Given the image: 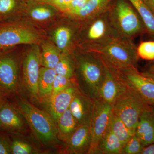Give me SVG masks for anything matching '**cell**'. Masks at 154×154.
I'll use <instances>...</instances> for the list:
<instances>
[{
    "mask_svg": "<svg viewBox=\"0 0 154 154\" xmlns=\"http://www.w3.org/2000/svg\"><path fill=\"white\" fill-rule=\"evenodd\" d=\"M74 60L75 79L78 89L93 100L99 99L106 75V63L97 53L84 50Z\"/></svg>",
    "mask_w": 154,
    "mask_h": 154,
    "instance_id": "1",
    "label": "cell"
},
{
    "mask_svg": "<svg viewBox=\"0 0 154 154\" xmlns=\"http://www.w3.org/2000/svg\"><path fill=\"white\" fill-rule=\"evenodd\" d=\"M110 23L119 36L133 40L147 32L141 18L127 0H113L107 10Z\"/></svg>",
    "mask_w": 154,
    "mask_h": 154,
    "instance_id": "2",
    "label": "cell"
},
{
    "mask_svg": "<svg viewBox=\"0 0 154 154\" xmlns=\"http://www.w3.org/2000/svg\"><path fill=\"white\" fill-rule=\"evenodd\" d=\"M82 22L83 27L79 44L84 50L95 51L119 37L110 23L107 11Z\"/></svg>",
    "mask_w": 154,
    "mask_h": 154,
    "instance_id": "3",
    "label": "cell"
},
{
    "mask_svg": "<svg viewBox=\"0 0 154 154\" xmlns=\"http://www.w3.org/2000/svg\"><path fill=\"white\" fill-rule=\"evenodd\" d=\"M18 106L38 140L45 145L54 143L58 139V129L51 116L25 99L19 100Z\"/></svg>",
    "mask_w": 154,
    "mask_h": 154,
    "instance_id": "4",
    "label": "cell"
},
{
    "mask_svg": "<svg viewBox=\"0 0 154 154\" xmlns=\"http://www.w3.org/2000/svg\"><path fill=\"white\" fill-rule=\"evenodd\" d=\"M133 40L117 37L94 51L108 65L117 69L137 68L139 58Z\"/></svg>",
    "mask_w": 154,
    "mask_h": 154,
    "instance_id": "5",
    "label": "cell"
},
{
    "mask_svg": "<svg viewBox=\"0 0 154 154\" xmlns=\"http://www.w3.org/2000/svg\"><path fill=\"white\" fill-rule=\"evenodd\" d=\"M112 105L113 114L120 119L133 134L142 113L152 107L139 94L127 86Z\"/></svg>",
    "mask_w": 154,
    "mask_h": 154,
    "instance_id": "6",
    "label": "cell"
},
{
    "mask_svg": "<svg viewBox=\"0 0 154 154\" xmlns=\"http://www.w3.org/2000/svg\"><path fill=\"white\" fill-rule=\"evenodd\" d=\"M40 34L34 28L17 22L0 25V52L20 44H38Z\"/></svg>",
    "mask_w": 154,
    "mask_h": 154,
    "instance_id": "7",
    "label": "cell"
},
{
    "mask_svg": "<svg viewBox=\"0 0 154 154\" xmlns=\"http://www.w3.org/2000/svg\"><path fill=\"white\" fill-rule=\"evenodd\" d=\"M112 116L111 104L100 99L95 100L90 123L92 143L89 154L96 153L99 141L109 128Z\"/></svg>",
    "mask_w": 154,
    "mask_h": 154,
    "instance_id": "8",
    "label": "cell"
},
{
    "mask_svg": "<svg viewBox=\"0 0 154 154\" xmlns=\"http://www.w3.org/2000/svg\"><path fill=\"white\" fill-rule=\"evenodd\" d=\"M114 69L125 85L136 91L149 105H154V80L139 72L137 68Z\"/></svg>",
    "mask_w": 154,
    "mask_h": 154,
    "instance_id": "9",
    "label": "cell"
},
{
    "mask_svg": "<svg viewBox=\"0 0 154 154\" xmlns=\"http://www.w3.org/2000/svg\"><path fill=\"white\" fill-rule=\"evenodd\" d=\"M41 52L38 44L34 45L27 53L23 61V80L30 95L38 99V82L41 67Z\"/></svg>",
    "mask_w": 154,
    "mask_h": 154,
    "instance_id": "10",
    "label": "cell"
},
{
    "mask_svg": "<svg viewBox=\"0 0 154 154\" xmlns=\"http://www.w3.org/2000/svg\"><path fill=\"white\" fill-rule=\"evenodd\" d=\"M19 82V66L12 55L0 54V88L6 94L17 90Z\"/></svg>",
    "mask_w": 154,
    "mask_h": 154,
    "instance_id": "11",
    "label": "cell"
},
{
    "mask_svg": "<svg viewBox=\"0 0 154 154\" xmlns=\"http://www.w3.org/2000/svg\"><path fill=\"white\" fill-rule=\"evenodd\" d=\"M25 121L19 108L11 103L5 102L0 106V130L13 133L23 132Z\"/></svg>",
    "mask_w": 154,
    "mask_h": 154,
    "instance_id": "12",
    "label": "cell"
},
{
    "mask_svg": "<svg viewBox=\"0 0 154 154\" xmlns=\"http://www.w3.org/2000/svg\"><path fill=\"white\" fill-rule=\"evenodd\" d=\"M106 65V75L99 92V99L112 105L126 89V86L118 76L114 69L107 63Z\"/></svg>",
    "mask_w": 154,
    "mask_h": 154,
    "instance_id": "13",
    "label": "cell"
},
{
    "mask_svg": "<svg viewBox=\"0 0 154 154\" xmlns=\"http://www.w3.org/2000/svg\"><path fill=\"white\" fill-rule=\"evenodd\" d=\"M82 22L74 19L72 23L58 27L55 30L54 39L57 47L62 53L72 54L74 50V39L79 32Z\"/></svg>",
    "mask_w": 154,
    "mask_h": 154,
    "instance_id": "14",
    "label": "cell"
},
{
    "mask_svg": "<svg viewBox=\"0 0 154 154\" xmlns=\"http://www.w3.org/2000/svg\"><path fill=\"white\" fill-rule=\"evenodd\" d=\"M92 143L90 124L79 125L66 143L67 154H89Z\"/></svg>",
    "mask_w": 154,
    "mask_h": 154,
    "instance_id": "15",
    "label": "cell"
},
{
    "mask_svg": "<svg viewBox=\"0 0 154 154\" xmlns=\"http://www.w3.org/2000/svg\"><path fill=\"white\" fill-rule=\"evenodd\" d=\"M94 102L95 100L78 89L71 102L69 109L78 121L79 125L90 124Z\"/></svg>",
    "mask_w": 154,
    "mask_h": 154,
    "instance_id": "16",
    "label": "cell"
},
{
    "mask_svg": "<svg viewBox=\"0 0 154 154\" xmlns=\"http://www.w3.org/2000/svg\"><path fill=\"white\" fill-rule=\"evenodd\" d=\"M78 90L75 82L60 93L51 96L46 101L48 113L56 122L60 116L69 109Z\"/></svg>",
    "mask_w": 154,
    "mask_h": 154,
    "instance_id": "17",
    "label": "cell"
},
{
    "mask_svg": "<svg viewBox=\"0 0 154 154\" xmlns=\"http://www.w3.org/2000/svg\"><path fill=\"white\" fill-rule=\"evenodd\" d=\"M134 134L144 147L154 143V114L152 107L142 113Z\"/></svg>",
    "mask_w": 154,
    "mask_h": 154,
    "instance_id": "18",
    "label": "cell"
},
{
    "mask_svg": "<svg viewBox=\"0 0 154 154\" xmlns=\"http://www.w3.org/2000/svg\"><path fill=\"white\" fill-rule=\"evenodd\" d=\"M112 1L88 0L82 8L72 15L68 16L82 22L107 11Z\"/></svg>",
    "mask_w": 154,
    "mask_h": 154,
    "instance_id": "19",
    "label": "cell"
},
{
    "mask_svg": "<svg viewBox=\"0 0 154 154\" xmlns=\"http://www.w3.org/2000/svg\"><path fill=\"white\" fill-rule=\"evenodd\" d=\"M28 2V15L34 21L39 22L48 21L56 14V8L49 4L37 0H30Z\"/></svg>",
    "mask_w": 154,
    "mask_h": 154,
    "instance_id": "20",
    "label": "cell"
},
{
    "mask_svg": "<svg viewBox=\"0 0 154 154\" xmlns=\"http://www.w3.org/2000/svg\"><path fill=\"white\" fill-rule=\"evenodd\" d=\"M56 122L57 138L66 143L79 126V123L69 108L60 116Z\"/></svg>",
    "mask_w": 154,
    "mask_h": 154,
    "instance_id": "21",
    "label": "cell"
},
{
    "mask_svg": "<svg viewBox=\"0 0 154 154\" xmlns=\"http://www.w3.org/2000/svg\"><path fill=\"white\" fill-rule=\"evenodd\" d=\"M56 75L54 69L43 66L40 68L38 82L39 99L47 101L49 99L52 94L53 85Z\"/></svg>",
    "mask_w": 154,
    "mask_h": 154,
    "instance_id": "22",
    "label": "cell"
},
{
    "mask_svg": "<svg viewBox=\"0 0 154 154\" xmlns=\"http://www.w3.org/2000/svg\"><path fill=\"white\" fill-rule=\"evenodd\" d=\"M123 146L110 127L99 141L96 154H121Z\"/></svg>",
    "mask_w": 154,
    "mask_h": 154,
    "instance_id": "23",
    "label": "cell"
},
{
    "mask_svg": "<svg viewBox=\"0 0 154 154\" xmlns=\"http://www.w3.org/2000/svg\"><path fill=\"white\" fill-rule=\"evenodd\" d=\"M41 65L48 68L54 69L60 59L61 52L56 45L48 41L42 45Z\"/></svg>",
    "mask_w": 154,
    "mask_h": 154,
    "instance_id": "24",
    "label": "cell"
},
{
    "mask_svg": "<svg viewBox=\"0 0 154 154\" xmlns=\"http://www.w3.org/2000/svg\"><path fill=\"white\" fill-rule=\"evenodd\" d=\"M143 22L147 33L154 35V15L143 0H128Z\"/></svg>",
    "mask_w": 154,
    "mask_h": 154,
    "instance_id": "25",
    "label": "cell"
},
{
    "mask_svg": "<svg viewBox=\"0 0 154 154\" xmlns=\"http://www.w3.org/2000/svg\"><path fill=\"white\" fill-rule=\"evenodd\" d=\"M71 54L62 53L60 60L54 68L57 75L69 79L75 78V61Z\"/></svg>",
    "mask_w": 154,
    "mask_h": 154,
    "instance_id": "26",
    "label": "cell"
},
{
    "mask_svg": "<svg viewBox=\"0 0 154 154\" xmlns=\"http://www.w3.org/2000/svg\"><path fill=\"white\" fill-rule=\"evenodd\" d=\"M110 128L123 146L134 134L132 133L126 125L120 119L113 113L110 122Z\"/></svg>",
    "mask_w": 154,
    "mask_h": 154,
    "instance_id": "27",
    "label": "cell"
},
{
    "mask_svg": "<svg viewBox=\"0 0 154 154\" xmlns=\"http://www.w3.org/2000/svg\"><path fill=\"white\" fill-rule=\"evenodd\" d=\"M25 0H0V20L10 19L23 8Z\"/></svg>",
    "mask_w": 154,
    "mask_h": 154,
    "instance_id": "28",
    "label": "cell"
},
{
    "mask_svg": "<svg viewBox=\"0 0 154 154\" xmlns=\"http://www.w3.org/2000/svg\"><path fill=\"white\" fill-rule=\"evenodd\" d=\"M139 58L148 60H154V41H143L137 47Z\"/></svg>",
    "mask_w": 154,
    "mask_h": 154,
    "instance_id": "29",
    "label": "cell"
},
{
    "mask_svg": "<svg viewBox=\"0 0 154 154\" xmlns=\"http://www.w3.org/2000/svg\"><path fill=\"white\" fill-rule=\"evenodd\" d=\"M35 149L30 143L20 139L12 141V154H30L37 153Z\"/></svg>",
    "mask_w": 154,
    "mask_h": 154,
    "instance_id": "30",
    "label": "cell"
},
{
    "mask_svg": "<svg viewBox=\"0 0 154 154\" xmlns=\"http://www.w3.org/2000/svg\"><path fill=\"white\" fill-rule=\"evenodd\" d=\"M144 146L135 135L123 146L121 154H141Z\"/></svg>",
    "mask_w": 154,
    "mask_h": 154,
    "instance_id": "31",
    "label": "cell"
},
{
    "mask_svg": "<svg viewBox=\"0 0 154 154\" xmlns=\"http://www.w3.org/2000/svg\"><path fill=\"white\" fill-rule=\"evenodd\" d=\"M75 82V78L69 79L66 77L57 75L54 82L52 94L51 97L60 93Z\"/></svg>",
    "mask_w": 154,
    "mask_h": 154,
    "instance_id": "32",
    "label": "cell"
},
{
    "mask_svg": "<svg viewBox=\"0 0 154 154\" xmlns=\"http://www.w3.org/2000/svg\"><path fill=\"white\" fill-rule=\"evenodd\" d=\"M49 4L55 7L59 11L66 14L72 0H37Z\"/></svg>",
    "mask_w": 154,
    "mask_h": 154,
    "instance_id": "33",
    "label": "cell"
},
{
    "mask_svg": "<svg viewBox=\"0 0 154 154\" xmlns=\"http://www.w3.org/2000/svg\"><path fill=\"white\" fill-rule=\"evenodd\" d=\"M12 154V141L8 135L0 134V154Z\"/></svg>",
    "mask_w": 154,
    "mask_h": 154,
    "instance_id": "34",
    "label": "cell"
},
{
    "mask_svg": "<svg viewBox=\"0 0 154 154\" xmlns=\"http://www.w3.org/2000/svg\"><path fill=\"white\" fill-rule=\"evenodd\" d=\"M142 73L146 76L154 80V61L149 65L145 70Z\"/></svg>",
    "mask_w": 154,
    "mask_h": 154,
    "instance_id": "35",
    "label": "cell"
},
{
    "mask_svg": "<svg viewBox=\"0 0 154 154\" xmlns=\"http://www.w3.org/2000/svg\"><path fill=\"white\" fill-rule=\"evenodd\" d=\"M141 154H154V143L144 147Z\"/></svg>",
    "mask_w": 154,
    "mask_h": 154,
    "instance_id": "36",
    "label": "cell"
},
{
    "mask_svg": "<svg viewBox=\"0 0 154 154\" xmlns=\"http://www.w3.org/2000/svg\"><path fill=\"white\" fill-rule=\"evenodd\" d=\"M143 1L154 15V0H143Z\"/></svg>",
    "mask_w": 154,
    "mask_h": 154,
    "instance_id": "37",
    "label": "cell"
},
{
    "mask_svg": "<svg viewBox=\"0 0 154 154\" xmlns=\"http://www.w3.org/2000/svg\"><path fill=\"white\" fill-rule=\"evenodd\" d=\"M7 94H6L2 89L0 88V106L5 102V97Z\"/></svg>",
    "mask_w": 154,
    "mask_h": 154,
    "instance_id": "38",
    "label": "cell"
},
{
    "mask_svg": "<svg viewBox=\"0 0 154 154\" xmlns=\"http://www.w3.org/2000/svg\"><path fill=\"white\" fill-rule=\"evenodd\" d=\"M151 106H152V108L154 114V105H151Z\"/></svg>",
    "mask_w": 154,
    "mask_h": 154,
    "instance_id": "39",
    "label": "cell"
},
{
    "mask_svg": "<svg viewBox=\"0 0 154 154\" xmlns=\"http://www.w3.org/2000/svg\"><path fill=\"white\" fill-rule=\"evenodd\" d=\"M25 1H30V0H25Z\"/></svg>",
    "mask_w": 154,
    "mask_h": 154,
    "instance_id": "40",
    "label": "cell"
}]
</instances>
